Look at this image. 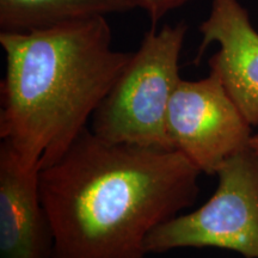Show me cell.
Here are the masks:
<instances>
[{"label":"cell","mask_w":258,"mask_h":258,"mask_svg":"<svg viewBox=\"0 0 258 258\" xmlns=\"http://www.w3.org/2000/svg\"><path fill=\"white\" fill-rule=\"evenodd\" d=\"M166 128L173 150L209 176L249 147L252 138V125L214 72L200 80L180 79L171 97Z\"/></svg>","instance_id":"cell-5"},{"label":"cell","mask_w":258,"mask_h":258,"mask_svg":"<svg viewBox=\"0 0 258 258\" xmlns=\"http://www.w3.org/2000/svg\"><path fill=\"white\" fill-rule=\"evenodd\" d=\"M250 146H251V148H252L253 151H256V152L258 153V133L252 135V138H251Z\"/></svg>","instance_id":"cell-10"},{"label":"cell","mask_w":258,"mask_h":258,"mask_svg":"<svg viewBox=\"0 0 258 258\" xmlns=\"http://www.w3.org/2000/svg\"><path fill=\"white\" fill-rule=\"evenodd\" d=\"M5 53L0 138L29 169L55 164L133 53L112 48L105 16L28 32L0 31Z\"/></svg>","instance_id":"cell-2"},{"label":"cell","mask_w":258,"mask_h":258,"mask_svg":"<svg viewBox=\"0 0 258 258\" xmlns=\"http://www.w3.org/2000/svg\"><path fill=\"white\" fill-rule=\"evenodd\" d=\"M198 60L209 44L219 51L208 63L252 127H258V32L238 0H212L208 18L200 25Z\"/></svg>","instance_id":"cell-6"},{"label":"cell","mask_w":258,"mask_h":258,"mask_svg":"<svg viewBox=\"0 0 258 258\" xmlns=\"http://www.w3.org/2000/svg\"><path fill=\"white\" fill-rule=\"evenodd\" d=\"M218 188L205 205L154 228L147 253L180 247H217L258 258V153L249 146L217 172Z\"/></svg>","instance_id":"cell-4"},{"label":"cell","mask_w":258,"mask_h":258,"mask_svg":"<svg viewBox=\"0 0 258 258\" xmlns=\"http://www.w3.org/2000/svg\"><path fill=\"white\" fill-rule=\"evenodd\" d=\"M189 2L190 0H133L137 8L146 12L152 25H157L164 16Z\"/></svg>","instance_id":"cell-9"},{"label":"cell","mask_w":258,"mask_h":258,"mask_svg":"<svg viewBox=\"0 0 258 258\" xmlns=\"http://www.w3.org/2000/svg\"><path fill=\"white\" fill-rule=\"evenodd\" d=\"M186 31L184 22L152 25L93 114V134L110 143L173 150L167 110L182 79L178 62Z\"/></svg>","instance_id":"cell-3"},{"label":"cell","mask_w":258,"mask_h":258,"mask_svg":"<svg viewBox=\"0 0 258 258\" xmlns=\"http://www.w3.org/2000/svg\"><path fill=\"white\" fill-rule=\"evenodd\" d=\"M135 8L133 0H0V31L41 30Z\"/></svg>","instance_id":"cell-8"},{"label":"cell","mask_w":258,"mask_h":258,"mask_svg":"<svg viewBox=\"0 0 258 258\" xmlns=\"http://www.w3.org/2000/svg\"><path fill=\"white\" fill-rule=\"evenodd\" d=\"M40 170L0 145V258H53L54 235L40 196Z\"/></svg>","instance_id":"cell-7"},{"label":"cell","mask_w":258,"mask_h":258,"mask_svg":"<svg viewBox=\"0 0 258 258\" xmlns=\"http://www.w3.org/2000/svg\"><path fill=\"white\" fill-rule=\"evenodd\" d=\"M200 175L179 151L110 143L86 128L38 175L53 258H147V235L196 202Z\"/></svg>","instance_id":"cell-1"}]
</instances>
